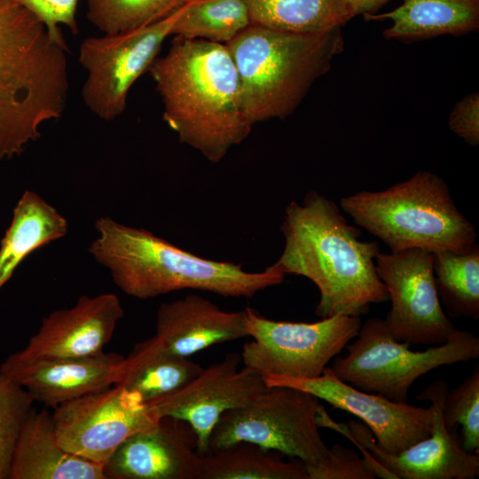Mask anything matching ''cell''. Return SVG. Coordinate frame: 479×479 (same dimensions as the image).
<instances>
[{"mask_svg":"<svg viewBox=\"0 0 479 479\" xmlns=\"http://www.w3.org/2000/svg\"><path fill=\"white\" fill-rule=\"evenodd\" d=\"M251 24L297 33L342 27L353 18L343 0H242Z\"/></svg>","mask_w":479,"mask_h":479,"instance_id":"cell-24","label":"cell"},{"mask_svg":"<svg viewBox=\"0 0 479 479\" xmlns=\"http://www.w3.org/2000/svg\"><path fill=\"white\" fill-rule=\"evenodd\" d=\"M172 353L189 357L211 346L247 336L242 311H226L198 295L163 302L157 310L156 333Z\"/></svg>","mask_w":479,"mask_h":479,"instance_id":"cell-19","label":"cell"},{"mask_svg":"<svg viewBox=\"0 0 479 479\" xmlns=\"http://www.w3.org/2000/svg\"><path fill=\"white\" fill-rule=\"evenodd\" d=\"M340 207L391 252H465L476 243L475 226L456 207L444 179L430 171L381 191L344 196Z\"/></svg>","mask_w":479,"mask_h":479,"instance_id":"cell-6","label":"cell"},{"mask_svg":"<svg viewBox=\"0 0 479 479\" xmlns=\"http://www.w3.org/2000/svg\"><path fill=\"white\" fill-rule=\"evenodd\" d=\"M263 381L267 387L299 389L353 414L368 427L377 445L387 453L403 452L429 436L432 430L434 411L430 404L423 408L363 391L340 380L328 366L315 378L269 376Z\"/></svg>","mask_w":479,"mask_h":479,"instance_id":"cell-15","label":"cell"},{"mask_svg":"<svg viewBox=\"0 0 479 479\" xmlns=\"http://www.w3.org/2000/svg\"><path fill=\"white\" fill-rule=\"evenodd\" d=\"M200 479H309L304 463L286 461L256 444L240 442L202 456Z\"/></svg>","mask_w":479,"mask_h":479,"instance_id":"cell-25","label":"cell"},{"mask_svg":"<svg viewBox=\"0 0 479 479\" xmlns=\"http://www.w3.org/2000/svg\"><path fill=\"white\" fill-rule=\"evenodd\" d=\"M445 427L452 430L460 426L461 445L468 452L479 453V366L451 391L443 407Z\"/></svg>","mask_w":479,"mask_h":479,"instance_id":"cell-30","label":"cell"},{"mask_svg":"<svg viewBox=\"0 0 479 479\" xmlns=\"http://www.w3.org/2000/svg\"><path fill=\"white\" fill-rule=\"evenodd\" d=\"M448 124L452 132L467 143H479V96L473 93L458 102L450 114Z\"/></svg>","mask_w":479,"mask_h":479,"instance_id":"cell-33","label":"cell"},{"mask_svg":"<svg viewBox=\"0 0 479 479\" xmlns=\"http://www.w3.org/2000/svg\"><path fill=\"white\" fill-rule=\"evenodd\" d=\"M9 479H108L103 466L73 454L58 441L51 414L34 408L13 452Z\"/></svg>","mask_w":479,"mask_h":479,"instance_id":"cell-20","label":"cell"},{"mask_svg":"<svg viewBox=\"0 0 479 479\" xmlns=\"http://www.w3.org/2000/svg\"><path fill=\"white\" fill-rule=\"evenodd\" d=\"M34 403L22 386L0 373V479L9 478L15 445Z\"/></svg>","mask_w":479,"mask_h":479,"instance_id":"cell-29","label":"cell"},{"mask_svg":"<svg viewBox=\"0 0 479 479\" xmlns=\"http://www.w3.org/2000/svg\"><path fill=\"white\" fill-rule=\"evenodd\" d=\"M447 392V383L440 380L417 395V400L428 401L433 408L432 430L429 436L397 454L382 451L364 423L357 420H350L348 426L337 423L322 405L317 412V423L319 428L335 430L350 440L372 469L376 470L381 463L397 479H475L479 475V453L465 451L458 427L449 430L444 422L443 407Z\"/></svg>","mask_w":479,"mask_h":479,"instance_id":"cell-10","label":"cell"},{"mask_svg":"<svg viewBox=\"0 0 479 479\" xmlns=\"http://www.w3.org/2000/svg\"><path fill=\"white\" fill-rule=\"evenodd\" d=\"M148 71L164 122L208 161H221L250 134L253 125L244 115L237 70L225 44L175 37Z\"/></svg>","mask_w":479,"mask_h":479,"instance_id":"cell-2","label":"cell"},{"mask_svg":"<svg viewBox=\"0 0 479 479\" xmlns=\"http://www.w3.org/2000/svg\"><path fill=\"white\" fill-rule=\"evenodd\" d=\"M40 20L50 35L67 45L59 25L66 26L73 34L78 33L76 10L79 0H12Z\"/></svg>","mask_w":479,"mask_h":479,"instance_id":"cell-32","label":"cell"},{"mask_svg":"<svg viewBox=\"0 0 479 479\" xmlns=\"http://www.w3.org/2000/svg\"><path fill=\"white\" fill-rule=\"evenodd\" d=\"M124 357L104 351L82 357L30 359L13 353L0 373L22 386L35 402L56 408L61 404L118 384Z\"/></svg>","mask_w":479,"mask_h":479,"instance_id":"cell-18","label":"cell"},{"mask_svg":"<svg viewBox=\"0 0 479 479\" xmlns=\"http://www.w3.org/2000/svg\"><path fill=\"white\" fill-rule=\"evenodd\" d=\"M366 20H392L386 38L412 40L461 35L479 27V0H403L395 10L364 15Z\"/></svg>","mask_w":479,"mask_h":479,"instance_id":"cell-21","label":"cell"},{"mask_svg":"<svg viewBox=\"0 0 479 479\" xmlns=\"http://www.w3.org/2000/svg\"><path fill=\"white\" fill-rule=\"evenodd\" d=\"M240 354H228L177 390L146 404L158 419L169 417L189 424L203 456L208 452L211 434L221 416L247 404L268 388L254 370L240 369Z\"/></svg>","mask_w":479,"mask_h":479,"instance_id":"cell-14","label":"cell"},{"mask_svg":"<svg viewBox=\"0 0 479 479\" xmlns=\"http://www.w3.org/2000/svg\"><path fill=\"white\" fill-rule=\"evenodd\" d=\"M67 45L12 0H0V160L17 156L59 119L69 90Z\"/></svg>","mask_w":479,"mask_h":479,"instance_id":"cell-4","label":"cell"},{"mask_svg":"<svg viewBox=\"0 0 479 479\" xmlns=\"http://www.w3.org/2000/svg\"><path fill=\"white\" fill-rule=\"evenodd\" d=\"M51 417L64 449L101 466L127 438L160 421L120 384L61 404Z\"/></svg>","mask_w":479,"mask_h":479,"instance_id":"cell-13","label":"cell"},{"mask_svg":"<svg viewBox=\"0 0 479 479\" xmlns=\"http://www.w3.org/2000/svg\"><path fill=\"white\" fill-rule=\"evenodd\" d=\"M201 464L190 425L164 417L127 438L103 470L108 479H200Z\"/></svg>","mask_w":479,"mask_h":479,"instance_id":"cell-17","label":"cell"},{"mask_svg":"<svg viewBox=\"0 0 479 479\" xmlns=\"http://www.w3.org/2000/svg\"><path fill=\"white\" fill-rule=\"evenodd\" d=\"M177 12L141 28L90 36L81 43L78 60L87 73L82 98L99 119L113 121L123 113L130 88L170 35Z\"/></svg>","mask_w":479,"mask_h":479,"instance_id":"cell-11","label":"cell"},{"mask_svg":"<svg viewBox=\"0 0 479 479\" xmlns=\"http://www.w3.org/2000/svg\"><path fill=\"white\" fill-rule=\"evenodd\" d=\"M249 25L242 0H190L177 12L170 35L226 44Z\"/></svg>","mask_w":479,"mask_h":479,"instance_id":"cell-27","label":"cell"},{"mask_svg":"<svg viewBox=\"0 0 479 479\" xmlns=\"http://www.w3.org/2000/svg\"><path fill=\"white\" fill-rule=\"evenodd\" d=\"M309 479H373L375 474L355 450L336 444L326 460L305 466Z\"/></svg>","mask_w":479,"mask_h":479,"instance_id":"cell-31","label":"cell"},{"mask_svg":"<svg viewBox=\"0 0 479 479\" xmlns=\"http://www.w3.org/2000/svg\"><path fill=\"white\" fill-rule=\"evenodd\" d=\"M190 0H86L87 19L104 34H119L160 21Z\"/></svg>","mask_w":479,"mask_h":479,"instance_id":"cell-28","label":"cell"},{"mask_svg":"<svg viewBox=\"0 0 479 479\" xmlns=\"http://www.w3.org/2000/svg\"><path fill=\"white\" fill-rule=\"evenodd\" d=\"M375 266L391 302L384 321L395 340L435 346L458 330L441 305L432 253L419 248L380 252Z\"/></svg>","mask_w":479,"mask_h":479,"instance_id":"cell-12","label":"cell"},{"mask_svg":"<svg viewBox=\"0 0 479 479\" xmlns=\"http://www.w3.org/2000/svg\"><path fill=\"white\" fill-rule=\"evenodd\" d=\"M95 229L98 236L89 253L109 271L123 293L140 300L183 289L251 298L283 283L286 276L275 264L250 272L231 262L200 257L145 229L108 216L98 218Z\"/></svg>","mask_w":479,"mask_h":479,"instance_id":"cell-3","label":"cell"},{"mask_svg":"<svg viewBox=\"0 0 479 479\" xmlns=\"http://www.w3.org/2000/svg\"><path fill=\"white\" fill-rule=\"evenodd\" d=\"M283 251L274 264L287 274L313 282L319 291L315 313L361 317L373 303L389 300L375 266L377 241L360 239L337 204L316 191L291 201L280 226Z\"/></svg>","mask_w":479,"mask_h":479,"instance_id":"cell-1","label":"cell"},{"mask_svg":"<svg viewBox=\"0 0 479 479\" xmlns=\"http://www.w3.org/2000/svg\"><path fill=\"white\" fill-rule=\"evenodd\" d=\"M247 336L241 362L262 378L310 379L319 376L357 334V316L334 315L312 323L279 321L247 307Z\"/></svg>","mask_w":479,"mask_h":479,"instance_id":"cell-9","label":"cell"},{"mask_svg":"<svg viewBox=\"0 0 479 479\" xmlns=\"http://www.w3.org/2000/svg\"><path fill=\"white\" fill-rule=\"evenodd\" d=\"M251 125L291 114L343 49L341 27L297 33L255 24L228 42Z\"/></svg>","mask_w":479,"mask_h":479,"instance_id":"cell-5","label":"cell"},{"mask_svg":"<svg viewBox=\"0 0 479 479\" xmlns=\"http://www.w3.org/2000/svg\"><path fill=\"white\" fill-rule=\"evenodd\" d=\"M315 396L287 386L268 387L247 404L224 412L216 425L208 452L247 442L319 465L328 458L317 423Z\"/></svg>","mask_w":479,"mask_h":479,"instance_id":"cell-8","label":"cell"},{"mask_svg":"<svg viewBox=\"0 0 479 479\" xmlns=\"http://www.w3.org/2000/svg\"><path fill=\"white\" fill-rule=\"evenodd\" d=\"M123 314L114 294L82 295L73 307L45 317L27 344L13 354L25 360L96 355L104 351Z\"/></svg>","mask_w":479,"mask_h":479,"instance_id":"cell-16","label":"cell"},{"mask_svg":"<svg viewBox=\"0 0 479 479\" xmlns=\"http://www.w3.org/2000/svg\"><path fill=\"white\" fill-rule=\"evenodd\" d=\"M439 299L452 318H479V246L465 252L432 253Z\"/></svg>","mask_w":479,"mask_h":479,"instance_id":"cell-26","label":"cell"},{"mask_svg":"<svg viewBox=\"0 0 479 479\" xmlns=\"http://www.w3.org/2000/svg\"><path fill=\"white\" fill-rule=\"evenodd\" d=\"M353 340L344 356L333 359L332 372L358 389L398 403L406 402L411 387L427 373L479 357V338L468 331L458 329L445 342L413 351L395 340L380 318H367Z\"/></svg>","mask_w":479,"mask_h":479,"instance_id":"cell-7","label":"cell"},{"mask_svg":"<svg viewBox=\"0 0 479 479\" xmlns=\"http://www.w3.org/2000/svg\"><path fill=\"white\" fill-rule=\"evenodd\" d=\"M201 370L198 363L172 353L153 335L136 343L124 357L118 384L147 404L177 390Z\"/></svg>","mask_w":479,"mask_h":479,"instance_id":"cell-22","label":"cell"},{"mask_svg":"<svg viewBox=\"0 0 479 479\" xmlns=\"http://www.w3.org/2000/svg\"><path fill=\"white\" fill-rule=\"evenodd\" d=\"M67 219L38 193L26 191L0 246V289L33 251L67 233Z\"/></svg>","mask_w":479,"mask_h":479,"instance_id":"cell-23","label":"cell"},{"mask_svg":"<svg viewBox=\"0 0 479 479\" xmlns=\"http://www.w3.org/2000/svg\"><path fill=\"white\" fill-rule=\"evenodd\" d=\"M353 17L374 14L389 0H343Z\"/></svg>","mask_w":479,"mask_h":479,"instance_id":"cell-34","label":"cell"}]
</instances>
